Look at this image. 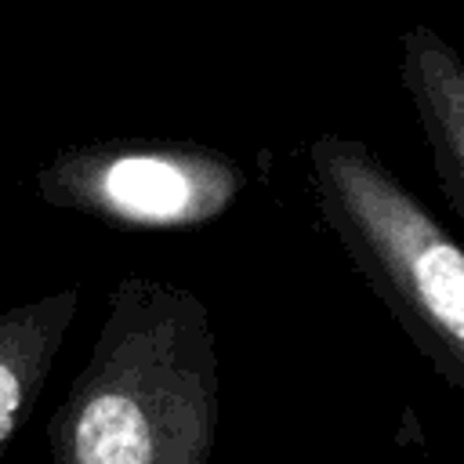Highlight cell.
Masks as SVG:
<instances>
[{
	"instance_id": "cell-4",
	"label": "cell",
	"mask_w": 464,
	"mask_h": 464,
	"mask_svg": "<svg viewBox=\"0 0 464 464\" xmlns=\"http://www.w3.org/2000/svg\"><path fill=\"white\" fill-rule=\"evenodd\" d=\"M399 80L417 112L439 188L464 221V58L442 33L413 22L399 36Z\"/></svg>"
},
{
	"instance_id": "cell-1",
	"label": "cell",
	"mask_w": 464,
	"mask_h": 464,
	"mask_svg": "<svg viewBox=\"0 0 464 464\" xmlns=\"http://www.w3.org/2000/svg\"><path fill=\"white\" fill-rule=\"evenodd\" d=\"M44 431L51 464H210L218 341L207 301L160 276H120Z\"/></svg>"
},
{
	"instance_id": "cell-3",
	"label": "cell",
	"mask_w": 464,
	"mask_h": 464,
	"mask_svg": "<svg viewBox=\"0 0 464 464\" xmlns=\"http://www.w3.org/2000/svg\"><path fill=\"white\" fill-rule=\"evenodd\" d=\"M246 188L236 156L185 138H102L36 170L47 207L123 232H181L225 218Z\"/></svg>"
},
{
	"instance_id": "cell-2",
	"label": "cell",
	"mask_w": 464,
	"mask_h": 464,
	"mask_svg": "<svg viewBox=\"0 0 464 464\" xmlns=\"http://www.w3.org/2000/svg\"><path fill=\"white\" fill-rule=\"evenodd\" d=\"M319 221L424 362L464 395V246L362 141L323 130L308 145Z\"/></svg>"
},
{
	"instance_id": "cell-5",
	"label": "cell",
	"mask_w": 464,
	"mask_h": 464,
	"mask_svg": "<svg viewBox=\"0 0 464 464\" xmlns=\"http://www.w3.org/2000/svg\"><path fill=\"white\" fill-rule=\"evenodd\" d=\"M76 308L80 286H62L0 312V457L33 417Z\"/></svg>"
}]
</instances>
